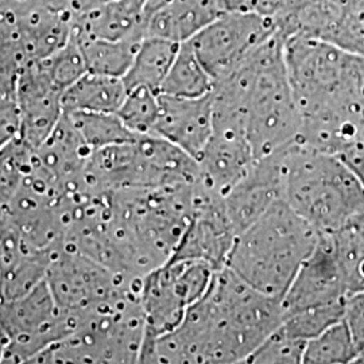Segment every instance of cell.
<instances>
[{
	"instance_id": "cell-1",
	"label": "cell",
	"mask_w": 364,
	"mask_h": 364,
	"mask_svg": "<svg viewBox=\"0 0 364 364\" xmlns=\"http://www.w3.org/2000/svg\"><path fill=\"white\" fill-rule=\"evenodd\" d=\"M284 308L224 267L180 326L154 341L159 363H245L281 326Z\"/></svg>"
},
{
	"instance_id": "cell-2",
	"label": "cell",
	"mask_w": 364,
	"mask_h": 364,
	"mask_svg": "<svg viewBox=\"0 0 364 364\" xmlns=\"http://www.w3.org/2000/svg\"><path fill=\"white\" fill-rule=\"evenodd\" d=\"M284 45L278 31L213 82V109L243 120L255 158L299 139L302 119L287 76Z\"/></svg>"
},
{
	"instance_id": "cell-3",
	"label": "cell",
	"mask_w": 364,
	"mask_h": 364,
	"mask_svg": "<svg viewBox=\"0 0 364 364\" xmlns=\"http://www.w3.org/2000/svg\"><path fill=\"white\" fill-rule=\"evenodd\" d=\"M320 237L309 221L278 201L236 235L225 267L260 293L282 299Z\"/></svg>"
},
{
	"instance_id": "cell-4",
	"label": "cell",
	"mask_w": 364,
	"mask_h": 364,
	"mask_svg": "<svg viewBox=\"0 0 364 364\" xmlns=\"http://www.w3.org/2000/svg\"><path fill=\"white\" fill-rule=\"evenodd\" d=\"M284 52L301 119H364V57L305 37L285 38Z\"/></svg>"
},
{
	"instance_id": "cell-5",
	"label": "cell",
	"mask_w": 364,
	"mask_h": 364,
	"mask_svg": "<svg viewBox=\"0 0 364 364\" xmlns=\"http://www.w3.org/2000/svg\"><path fill=\"white\" fill-rule=\"evenodd\" d=\"M282 200L321 234L335 232L364 213V191L351 169L333 154L299 141L278 150Z\"/></svg>"
},
{
	"instance_id": "cell-6",
	"label": "cell",
	"mask_w": 364,
	"mask_h": 364,
	"mask_svg": "<svg viewBox=\"0 0 364 364\" xmlns=\"http://www.w3.org/2000/svg\"><path fill=\"white\" fill-rule=\"evenodd\" d=\"M216 272L201 260L177 259L146 274L139 293L144 341L180 326L188 309L205 296Z\"/></svg>"
},
{
	"instance_id": "cell-7",
	"label": "cell",
	"mask_w": 364,
	"mask_h": 364,
	"mask_svg": "<svg viewBox=\"0 0 364 364\" xmlns=\"http://www.w3.org/2000/svg\"><path fill=\"white\" fill-rule=\"evenodd\" d=\"M277 33L273 19L255 14L224 13L188 42L215 81L240 65Z\"/></svg>"
},
{
	"instance_id": "cell-8",
	"label": "cell",
	"mask_w": 364,
	"mask_h": 364,
	"mask_svg": "<svg viewBox=\"0 0 364 364\" xmlns=\"http://www.w3.org/2000/svg\"><path fill=\"white\" fill-rule=\"evenodd\" d=\"M236 232L227 218L223 197L196 181L195 209L169 260H201L215 270L225 267Z\"/></svg>"
},
{
	"instance_id": "cell-9",
	"label": "cell",
	"mask_w": 364,
	"mask_h": 364,
	"mask_svg": "<svg viewBox=\"0 0 364 364\" xmlns=\"http://www.w3.org/2000/svg\"><path fill=\"white\" fill-rule=\"evenodd\" d=\"M257 158L240 122L213 117V131L198 156V182L224 197L251 168Z\"/></svg>"
},
{
	"instance_id": "cell-10",
	"label": "cell",
	"mask_w": 364,
	"mask_h": 364,
	"mask_svg": "<svg viewBox=\"0 0 364 364\" xmlns=\"http://www.w3.org/2000/svg\"><path fill=\"white\" fill-rule=\"evenodd\" d=\"M347 297L348 289L331 237L328 234H321L317 246L304 260L287 294L281 299L284 314Z\"/></svg>"
},
{
	"instance_id": "cell-11",
	"label": "cell",
	"mask_w": 364,
	"mask_h": 364,
	"mask_svg": "<svg viewBox=\"0 0 364 364\" xmlns=\"http://www.w3.org/2000/svg\"><path fill=\"white\" fill-rule=\"evenodd\" d=\"M282 200L279 154L257 158L247 173L223 197L227 218L236 235Z\"/></svg>"
},
{
	"instance_id": "cell-12",
	"label": "cell",
	"mask_w": 364,
	"mask_h": 364,
	"mask_svg": "<svg viewBox=\"0 0 364 364\" xmlns=\"http://www.w3.org/2000/svg\"><path fill=\"white\" fill-rule=\"evenodd\" d=\"M213 131L212 92L201 97H176L159 93V112L153 135L180 147L195 161Z\"/></svg>"
},
{
	"instance_id": "cell-13",
	"label": "cell",
	"mask_w": 364,
	"mask_h": 364,
	"mask_svg": "<svg viewBox=\"0 0 364 364\" xmlns=\"http://www.w3.org/2000/svg\"><path fill=\"white\" fill-rule=\"evenodd\" d=\"M224 14L219 0H168L147 15L146 36L188 42Z\"/></svg>"
},
{
	"instance_id": "cell-14",
	"label": "cell",
	"mask_w": 364,
	"mask_h": 364,
	"mask_svg": "<svg viewBox=\"0 0 364 364\" xmlns=\"http://www.w3.org/2000/svg\"><path fill=\"white\" fill-rule=\"evenodd\" d=\"M127 96L123 78L85 72L61 95L63 112L117 114Z\"/></svg>"
},
{
	"instance_id": "cell-15",
	"label": "cell",
	"mask_w": 364,
	"mask_h": 364,
	"mask_svg": "<svg viewBox=\"0 0 364 364\" xmlns=\"http://www.w3.org/2000/svg\"><path fill=\"white\" fill-rule=\"evenodd\" d=\"M178 42L146 36L123 81L129 90L147 88L159 93L180 49Z\"/></svg>"
},
{
	"instance_id": "cell-16",
	"label": "cell",
	"mask_w": 364,
	"mask_h": 364,
	"mask_svg": "<svg viewBox=\"0 0 364 364\" xmlns=\"http://www.w3.org/2000/svg\"><path fill=\"white\" fill-rule=\"evenodd\" d=\"M77 37L87 72L124 77L144 38L103 39Z\"/></svg>"
},
{
	"instance_id": "cell-17",
	"label": "cell",
	"mask_w": 364,
	"mask_h": 364,
	"mask_svg": "<svg viewBox=\"0 0 364 364\" xmlns=\"http://www.w3.org/2000/svg\"><path fill=\"white\" fill-rule=\"evenodd\" d=\"M329 237L346 279L348 296L364 290V213L352 218Z\"/></svg>"
},
{
	"instance_id": "cell-18",
	"label": "cell",
	"mask_w": 364,
	"mask_h": 364,
	"mask_svg": "<svg viewBox=\"0 0 364 364\" xmlns=\"http://www.w3.org/2000/svg\"><path fill=\"white\" fill-rule=\"evenodd\" d=\"M213 78L189 42H183L159 93L176 97H201L213 90Z\"/></svg>"
},
{
	"instance_id": "cell-19",
	"label": "cell",
	"mask_w": 364,
	"mask_h": 364,
	"mask_svg": "<svg viewBox=\"0 0 364 364\" xmlns=\"http://www.w3.org/2000/svg\"><path fill=\"white\" fill-rule=\"evenodd\" d=\"M77 130L85 146L95 153L107 146L126 144L138 135L131 132L117 114L103 112H64Z\"/></svg>"
},
{
	"instance_id": "cell-20",
	"label": "cell",
	"mask_w": 364,
	"mask_h": 364,
	"mask_svg": "<svg viewBox=\"0 0 364 364\" xmlns=\"http://www.w3.org/2000/svg\"><path fill=\"white\" fill-rule=\"evenodd\" d=\"M359 351L344 318L306 341L302 363H356Z\"/></svg>"
},
{
	"instance_id": "cell-21",
	"label": "cell",
	"mask_w": 364,
	"mask_h": 364,
	"mask_svg": "<svg viewBox=\"0 0 364 364\" xmlns=\"http://www.w3.org/2000/svg\"><path fill=\"white\" fill-rule=\"evenodd\" d=\"M346 299L287 313L279 326L289 335L308 341L344 318Z\"/></svg>"
},
{
	"instance_id": "cell-22",
	"label": "cell",
	"mask_w": 364,
	"mask_h": 364,
	"mask_svg": "<svg viewBox=\"0 0 364 364\" xmlns=\"http://www.w3.org/2000/svg\"><path fill=\"white\" fill-rule=\"evenodd\" d=\"M159 112V93L147 88H134L117 111L124 126L135 135H153Z\"/></svg>"
},
{
	"instance_id": "cell-23",
	"label": "cell",
	"mask_w": 364,
	"mask_h": 364,
	"mask_svg": "<svg viewBox=\"0 0 364 364\" xmlns=\"http://www.w3.org/2000/svg\"><path fill=\"white\" fill-rule=\"evenodd\" d=\"M306 341L289 335L278 326L270 336L264 338L245 363L299 364L302 363Z\"/></svg>"
},
{
	"instance_id": "cell-24",
	"label": "cell",
	"mask_w": 364,
	"mask_h": 364,
	"mask_svg": "<svg viewBox=\"0 0 364 364\" xmlns=\"http://www.w3.org/2000/svg\"><path fill=\"white\" fill-rule=\"evenodd\" d=\"M329 43L364 57V0H346L341 21Z\"/></svg>"
},
{
	"instance_id": "cell-25",
	"label": "cell",
	"mask_w": 364,
	"mask_h": 364,
	"mask_svg": "<svg viewBox=\"0 0 364 364\" xmlns=\"http://www.w3.org/2000/svg\"><path fill=\"white\" fill-rule=\"evenodd\" d=\"M224 13L255 14L278 23L293 11L299 0H219Z\"/></svg>"
},
{
	"instance_id": "cell-26",
	"label": "cell",
	"mask_w": 364,
	"mask_h": 364,
	"mask_svg": "<svg viewBox=\"0 0 364 364\" xmlns=\"http://www.w3.org/2000/svg\"><path fill=\"white\" fill-rule=\"evenodd\" d=\"M344 321L350 328L352 338L356 344V348L359 351V359H360L364 353V290L352 293L346 299Z\"/></svg>"
},
{
	"instance_id": "cell-27",
	"label": "cell",
	"mask_w": 364,
	"mask_h": 364,
	"mask_svg": "<svg viewBox=\"0 0 364 364\" xmlns=\"http://www.w3.org/2000/svg\"><path fill=\"white\" fill-rule=\"evenodd\" d=\"M338 158L351 169L364 191V144L352 147Z\"/></svg>"
},
{
	"instance_id": "cell-28",
	"label": "cell",
	"mask_w": 364,
	"mask_h": 364,
	"mask_svg": "<svg viewBox=\"0 0 364 364\" xmlns=\"http://www.w3.org/2000/svg\"><path fill=\"white\" fill-rule=\"evenodd\" d=\"M358 363H364V353L362 355V358L359 359V362H358Z\"/></svg>"
}]
</instances>
